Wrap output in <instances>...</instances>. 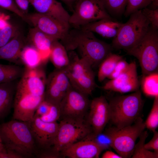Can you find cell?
Here are the masks:
<instances>
[{"mask_svg":"<svg viewBox=\"0 0 158 158\" xmlns=\"http://www.w3.org/2000/svg\"><path fill=\"white\" fill-rule=\"evenodd\" d=\"M70 34L72 50L77 49L80 57L87 61L92 68L99 66L112 53L111 46L97 38L92 32L74 28L70 29Z\"/></svg>","mask_w":158,"mask_h":158,"instance_id":"6da1fadb","label":"cell"},{"mask_svg":"<svg viewBox=\"0 0 158 158\" xmlns=\"http://www.w3.org/2000/svg\"><path fill=\"white\" fill-rule=\"evenodd\" d=\"M0 135L6 147L23 157L35 153L36 144L29 122L13 119L0 125Z\"/></svg>","mask_w":158,"mask_h":158,"instance_id":"7a4b0ae2","label":"cell"},{"mask_svg":"<svg viewBox=\"0 0 158 158\" xmlns=\"http://www.w3.org/2000/svg\"><path fill=\"white\" fill-rule=\"evenodd\" d=\"M109 103V121L121 128L132 124L141 117L144 102L139 90L129 95L113 97Z\"/></svg>","mask_w":158,"mask_h":158,"instance_id":"3957f363","label":"cell"},{"mask_svg":"<svg viewBox=\"0 0 158 158\" xmlns=\"http://www.w3.org/2000/svg\"><path fill=\"white\" fill-rule=\"evenodd\" d=\"M127 54L136 58L142 70V78L155 73L158 69V31L150 25L145 34Z\"/></svg>","mask_w":158,"mask_h":158,"instance_id":"277c9868","label":"cell"},{"mask_svg":"<svg viewBox=\"0 0 158 158\" xmlns=\"http://www.w3.org/2000/svg\"><path fill=\"white\" fill-rule=\"evenodd\" d=\"M129 16V20L122 24L117 35L114 38L111 45L112 48L126 51L137 44L148 31L150 24L141 10Z\"/></svg>","mask_w":158,"mask_h":158,"instance_id":"5b68a950","label":"cell"},{"mask_svg":"<svg viewBox=\"0 0 158 158\" xmlns=\"http://www.w3.org/2000/svg\"><path fill=\"white\" fill-rule=\"evenodd\" d=\"M73 51H70L69 63L64 69L71 85L88 96L97 87L92 68Z\"/></svg>","mask_w":158,"mask_h":158,"instance_id":"8992f818","label":"cell"},{"mask_svg":"<svg viewBox=\"0 0 158 158\" xmlns=\"http://www.w3.org/2000/svg\"><path fill=\"white\" fill-rule=\"evenodd\" d=\"M145 128L140 117L131 125L121 128L114 126L106 130L112 138V148L122 158H128L131 157L136 141Z\"/></svg>","mask_w":158,"mask_h":158,"instance_id":"52a82bcc","label":"cell"},{"mask_svg":"<svg viewBox=\"0 0 158 158\" xmlns=\"http://www.w3.org/2000/svg\"><path fill=\"white\" fill-rule=\"evenodd\" d=\"M53 148L60 153L66 147L83 139L92 132L86 118L62 119L60 120Z\"/></svg>","mask_w":158,"mask_h":158,"instance_id":"ba28073f","label":"cell"},{"mask_svg":"<svg viewBox=\"0 0 158 158\" xmlns=\"http://www.w3.org/2000/svg\"><path fill=\"white\" fill-rule=\"evenodd\" d=\"M69 22L71 27L79 28L104 18H112L99 0H77Z\"/></svg>","mask_w":158,"mask_h":158,"instance_id":"9c48e42d","label":"cell"},{"mask_svg":"<svg viewBox=\"0 0 158 158\" xmlns=\"http://www.w3.org/2000/svg\"><path fill=\"white\" fill-rule=\"evenodd\" d=\"M25 16L27 22L31 23L34 27L52 39L60 41L66 50H69L71 29L67 28L53 18L37 12L28 13Z\"/></svg>","mask_w":158,"mask_h":158,"instance_id":"30bf717a","label":"cell"},{"mask_svg":"<svg viewBox=\"0 0 158 158\" xmlns=\"http://www.w3.org/2000/svg\"><path fill=\"white\" fill-rule=\"evenodd\" d=\"M90 101L88 96L71 85L59 104V119L85 118Z\"/></svg>","mask_w":158,"mask_h":158,"instance_id":"8fae6325","label":"cell"},{"mask_svg":"<svg viewBox=\"0 0 158 158\" xmlns=\"http://www.w3.org/2000/svg\"><path fill=\"white\" fill-rule=\"evenodd\" d=\"M71 85L64 69H56L46 78L44 100L59 104Z\"/></svg>","mask_w":158,"mask_h":158,"instance_id":"7c38bea8","label":"cell"},{"mask_svg":"<svg viewBox=\"0 0 158 158\" xmlns=\"http://www.w3.org/2000/svg\"><path fill=\"white\" fill-rule=\"evenodd\" d=\"M46 78L44 72L39 67L26 68L16 92L44 97Z\"/></svg>","mask_w":158,"mask_h":158,"instance_id":"4fadbf2b","label":"cell"},{"mask_svg":"<svg viewBox=\"0 0 158 158\" xmlns=\"http://www.w3.org/2000/svg\"><path fill=\"white\" fill-rule=\"evenodd\" d=\"M29 123L36 145L40 150L52 147L58 132L59 123L46 122L36 116H34Z\"/></svg>","mask_w":158,"mask_h":158,"instance_id":"5bb4252c","label":"cell"},{"mask_svg":"<svg viewBox=\"0 0 158 158\" xmlns=\"http://www.w3.org/2000/svg\"><path fill=\"white\" fill-rule=\"evenodd\" d=\"M44 97L15 92L13 119L30 122L34 117L36 110Z\"/></svg>","mask_w":158,"mask_h":158,"instance_id":"9a60e30c","label":"cell"},{"mask_svg":"<svg viewBox=\"0 0 158 158\" xmlns=\"http://www.w3.org/2000/svg\"><path fill=\"white\" fill-rule=\"evenodd\" d=\"M140 83L136 63H129L128 69L116 78L110 80L103 86L102 89L121 93L135 92L139 90Z\"/></svg>","mask_w":158,"mask_h":158,"instance_id":"2e32d148","label":"cell"},{"mask_svg":"<svg viewBox=\"0 0 158 158\" xmlns=\"http://www.w3.org/2000/svg\"><path fill=\"white\" fill-rule=\"evenodd\" d=\"M89 112L86 119L92 132H101L109 121L110 109L109 102L103 96L95 98L90 101Z\"/></svg>","mask_w":158,"mask_h":158,"instance_id":"e0dca14e","label":"cell"},{"mask_svg":"<svg viewBox=\"0 0 158 158\" xmlns=\"http://www.w3.org/2000/svg\"><path fill=\"white\" fill-rule=\"evenodd\" d=\"M37 13L55 19L65 27L70 29V15L61 3L56 0H30Z\"/></svg>","mask_w":158,"mask_h":158,"instance_id":"ac0fdd59","label":"cell"},{"mask_svg":"<svg viewBox=\"0 0 158 158\" xmlns=\"http://www.w3.org/2000/svg\"><path fill=\"white\" fill-rule=\"evenodd\" d=\"M103 150L94 142L86 137L60 152L62 158H97Z\"/></svg>","mask_w":158,"mask_h":158,"instance_id":"d6986e66","label":"cell"},{"mask_svg":"<svg viewBox=\"0 0 158 158\" xmlns=\"http://www.w3.org/2000/svg\"><path fill=\"white\" fill-rule=\"evenodd\" d=\"M122 24L112 18H104L79 28L96 33L105 38H114L117 35Z\"/></svg>","mask_w":158,"mask_h":158,"instance_id":"ffe728a7","label":"cell"},{"mask_svg":"<svg viewBox=\"0 0 158 158\" xmlns=\"http://www.w3.org/2000/svg\"><path fill=\"white\" fill-rule=\"evenodd\" d=\"M28 39L31 45L40 53L43 62L49 58L51 47L56 40L34 27L29 31Z\"/></svg>","mask_w":158,"mask_h":158,"instance_id":"44dd1931","label":"cell"},{"mask_svg":"<svg viewBox=\"0 0 158 158\" xmlns=\"http://www.w3.org/2000/svg\"><path fill=\"white\" fill-rule=\"evenodd\" d=\"M25 43L23 35L19 31L9 42L0 48V59L10 62L15 61L20 58Z\"/></svg>","mask_w":158,"mask_h":158,"instance_id":"7402d4cb","label":"cell"},{"mask_svg":"<svg viewBox=\"0 0 158 158\" xmlns=\"http://www.w3.org/2000/svg\"><path fill=\"white\" fill-rule=\"evenodd\" d=\"M16 87L14 81L0 83V118L11 109L14 100Z\"/></svg>","mask_w":158,"mask_h":158,"instance_id":"603a6c76","label":"cell"},{"mask_svg":"<svg viewBox=\"0 0 158 158\" xmlns=\"http://www.w3.org/2000/svg\"><path fill=\"white\" fill-rule=\"evenodd\" d=\"M67 51L59 41L53 43L49 58L56 69H64L68 65L70 59Z\"/></svg>","mask_w":158,"mask_h":158,"instance_id":"cb8c5ba5","label":"cell"},{"mask_svg":"<svg viewBox=\"0 0 158 158\" xmlns=\"http://www.w3.org/2000/svg\"><path fill=\"white\" fill-rule=\"evenodd\" d=\"M26 68H34L43 63L37 50L32 46H25L21 53L20 58Z\"/></svg>","mask_w":158,"mask_h":158,"instance_id":"d4e9b609","label":"cell"},{"mask_svg":"<svg viewBox=\"0 0 158 158\" xmlns=\"http://www.w3.org/2000/svg\"><path fill=\"white\" fill-rule=\"evenodd\" d=\"M122 59L121 56L112 53L109 54L99 66L97 77L102 82L111 74L118 62Z\"/></svg>","mask_w":158,"mask_h":158,"instance_id":"484cf974","label":"cell"},{"mask_svg":"<svg viewBox=\"0 0 158 158\" xmlns=\"http://www.w3.org/2000/svg\"><path fill=\"white\" fill-rule=\"evenodd\" d=\"M24 70L16 65L0 64V83L14 81L21 77Z\"/></svg>","mask_w":158,"mask_h":158,"instance_id":"4316f807","label":"cell"},{"mask_svg":"<svg viewBox=\"0 0 158 158\" xmlns=\"http://www.w3.org/2000/svg\"><path fill=\"white\" fill-rule=\"evenodd\" d=\"M148 135L147 131L144 130L139 137L138 142L135 144L131 158H157L158 152H152L146 149L144 147L146 139Z\"/></svg>","mask_w":158,"mask_h":158,"instance_id":"83f0119b","label":"cell"},{"mask_svg":"<svg viewBox=\"0 0 158 158\" xmlns=\"http://www.w3.org/2000/svg\"><path fill=\"white\" fill-rule=\"evenodd\" d=\"M111 16L119 17L124 14L128 0H99Z\"/></svg>","mask_w":158,"mask_h":158,"instance_id":"f1b7e54d","label":"cell"},{"mask_svg":"<svg viewBox=\"0 0 158 158\" xmlns=\"http://www.w3.org/2000/svg\"><path fill=\"white\" fill-rule=\"evenodd\" d=\"M142 88L147 95L155 97L158 96V73H155L142 78Z\"/></svg>","mask_w":158,"mask_h":158,"instance_id":"f546056e","label":"cell"},{"mask_svg":"<svg viewBox=\"0 0 158 158\" xmlns=\"http://www.w3.org/2000/svg\"><path fill=\"white\" fill-rule=\"evenodd\" d=\"M86 137L94 142L103 150L112 148V138L106 130L98 133L92 132Z\"/></svg>","mask_w":158,"mask_h":158,"instance_id":"4dcf8cb0","label":"cell"},{"mask_svg":"<svg viewBox=\"0 0 158 158\" xmlns=\"http://www.w3.org/2000/svg\"><path fill=\"white\" fill-rule=\"evenodd\" d=\"M145 128L153 132L158 126V96L154 97L152 107L145 122Z\"/></svg>","mask_w":158,"mask_h":158,"instance_id":"1f68e13d","label":"cell"},{"mask_svg":"<svg viewBox=\"0 0 158 158\" xmlns=\"http://www.w3.org/2000/svg\"><path fill=\"white\" fill-rule=\"evenodd\" d=\"M153 0H128L124 15L126 17L133 13L147 7Z\"/></svg>","mask_w":158,"mask_h":158,"instance_id":"d6a6232c","label":"cell"},{"mask_svg":"<svg viewBox=\"0 0 158 158\" xmlns=\"http://www.w3.org/2000/svg\"><path fill=\"white\" fill-rule=\"evenodd\" d=\"M19 31L18 28L8 25L0 29V48L12 39Z\"/></svg>","mask_w":158,"mask_h":158,"instance_id":"836d02e7","label":"cell"},{"mask_svg":"<svg viewBox=\"0 0 158 158\" xmlns=\"http://www.w3.org/2000/svg\"><path fill=\"white\" fill-rule=\"evenodd\" d=\"M60 117L59 105L50 104V109L48 113L40 118L44 121L50 123L57 122V120L59 119Z\"/></svg>","mask_w":158,"mask_h":158,"instance_id":"e575fe53","label":"cell"},{"mask_svg":"<svg viewBox=\"0 0 158 158\" xmlns=\"http://www.w3.org/2000/svg\"><path fill=\"white\" fill-rule=\"evenodd\" d=\"M0 7L13 12L27 22L25 15L18 8L13 0H0Z\"/></svg>","mask_w":158,"mask_h":158,"instance_id":"d590c367","label":"cell"},{"mask_svg":"<svg viewBox=\"0 0 158 158\" xmlns=\"http://www.w3.org/2000/svg\"><path fill=\"white\" fill-rule=\"evenodd\" d=\"M144 15L149 22L150 25L153 28L158 29V9H150L147 7L141 10Z\"/></svg>","mask_w":158,"mask_h":158,"instance_id":"8d00e7d4","label":"cell"},{"mask_svg":"<svg viewBox=\"0 0 158 158\" xmlns=\"http://www.w3.org/2000/svg\"><path fill=\"white\" fill-rule=\"evenodd\" d=\"M129 63L121 59L116 64L113 71L107 78L110 80L114 79L125 72L128 68Z\"/></svg>","mask_w":158,"mask_h":158,"instance_id":"74e56055","label":"cell"},{"mask_svg":"<svg viewBox=\"0 0 158 158\" xmlns=\"http://www.w3.org/2000/svg\"><path fill=\"white\" fill-rule=\"evenodd\" d=\"M37 154V156L41 158H62L60 153L55 150L53 147L44 150Z\"/></svg>","mask_w":158,"mask_h":158,"instance_id":"f35d334b","label":"cell"},{"mask_svg":"<svg viewBox=\"0 0 158 158\" xmlns=\"http://www.w3.org/2000/svg\"><path fill=\"white\" fill-rule=\"evenodd\" d=\"M153 135L151 139L144 144L145 147L147 150L158 152V132L155 130L153 132Z\"/></svg>","mask_w":158,"mask_h":158,"instance_id":"ab89813d","label":"cell"},{"mask_svg":"<svg viewBox=\"0 0 158 158\" xmlns=\"http://www.w3.org/2000/svg\"><path fill=\"white\" fill-rule=\"evenodd\" d=\"M50 106V103L44 100L37 107L34 116L40 117L45 115L49 112Z\"/></svg>","mask_w":158,"mask_h":158,"instance_id":"60d3db41","label":"cell"},{"mask_svg":"<svg viewBox=\"0 0 158 158\" xmlns=\"http://www.w3.org/2000/svg\"><path fill=\"white\" fill-rule=\"evenodd\" d=\"M18 8L25 15L28 13L30 0H15Z\"/></svg>","mask_w":158,"mask_h":158,"instance_id":"b9f144b4","label":"cell"},{"mask_svg":"<svg viewBox=\"0 0 158 158\" xmlns=\"http://www.w3.org/2000/svg\"><path fill=\"white\" fill-rule=\"evenodd\" d=\"M20 154L12 150L6 148L4 151L0 153V158H22Z\"/></svg>","mask_w":158,"mask_h":158,"instance_id":"7bdbcfd3","label":"cell"},{"mask_svg":"<svg viewBox=\"0 0 158 158\" xmlns=\"http://www.w3.org/2000/svg\"><path fill=\"white\" fill-rule=\"evenodd\" d=\"M102 158H122L118 154H116L111 151H107L103 153Z\"/></svg>","mask_w":158,"mask_h":158,"instance_id":"ee69618b","label":"cell"},{"mask_svg":"<svg viewBox=\"0 0 158 158\" xmlns=\"http://www.w3.org/2000/svg\"><path fill=\"white\" fill-rule=\"evenodd\" d=\"M63 2L73 11L74 5L77 0H60Z\"/></svg>","mask_w":158,"mask_h":158,"instance_id":"f6af8a7d","label":"cell"},{"mask_svg":"<svg viewBox=\"0 0 158 158\" xmlns=\"http://www.w3.org/2000/svg\"><path fill=\"white\" fill-rule=\"evenodd\" d=\"M147 7L153 10L158 9V0H153L151 3Z\"/></svg>","mask_w":158,"mask_h":158,"instance_id":"bcb514c9","label":"cell"},{"mask_svg":"<svg viewBox=\"0 0 158 158\" xmlns=\"http://www.w3.org/2000/svg\"><path fill=\"white\" fill-rule=\"evenodd\" d=\"M6 148L5 146L0 135V153L5 151Z\"/></svg>","mask_w":158,"mask_h":158,"instance_id":"7dc6e473","label":"cell"}]
</instances>
